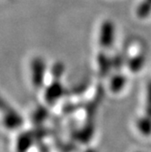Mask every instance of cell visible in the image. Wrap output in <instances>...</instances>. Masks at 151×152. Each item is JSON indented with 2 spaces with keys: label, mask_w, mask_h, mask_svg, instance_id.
<instances>
[{
  "label": "cell",
  "mask_w": 151,
  "mask_h": 152,
  "mask_svg": "<svg viewBox=\"0 0 151 152\" xmlns=\"http://www.w3.org/2000/svg\"><path fill=\"white\" fill-rule=\"evenodd\" d=\"M0 113L2 114V122L6 128L9 129H15L21 125V117L8 104L1 94H0Z\"/></svg>",
  "instance_id": "cell-1"
},
{
  "label": "cell",
  "mask_w": 151,
  "mask_h": 152,
  "mask_svg": "<svg viewBox=\"0 0 151 152\" xmlns=\"http://www.w3.org/2000/svg\"><path fill=\"white\" fill-rule=\"evenodd\" d=\"M116 35V26L110 19L104 20L99 27L98 38L99 42L104 47H110L115 39Z\"/></svg>",
  "instance_id": "cell-2"
},
{
  "label": "cell",
  "mask_w": 151,
  "mask_h": 152,
  "mask_svg": "<svg viewBox=\"0 0 151 152\" xmlns=\"http://www.w3.org/2000/svg\"><path fill=\"white\" fill-rule=\"evenodd\" d=\"M151 14V0H142L136 7V17L147 18Z\"/></svg>",
  "instance_id": "cell-3"
},
{
  "label": "cell",
  "mask_w": 151,
  "mask_h": 152,
  "mask_svg": "<svg viewBox=\"0 0 151 152\" xmlns=\"http://www.w3.org/2000/svg\"><path fill=\"white\" fill-rule=\"evenodd\" d=\"M32 69L34 82L36 84H38V83L41 82V79H42V75L44 71V63L42 62V60L36 58L32 65Z\"/></svg>",
  "instance_id": "cell-4"
}]
</instances>
